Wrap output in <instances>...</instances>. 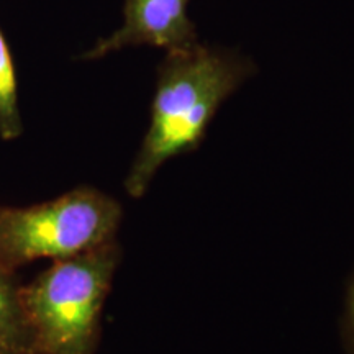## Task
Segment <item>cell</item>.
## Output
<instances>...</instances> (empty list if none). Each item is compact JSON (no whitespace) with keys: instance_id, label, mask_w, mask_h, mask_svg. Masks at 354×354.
I'll use <instances>...</instances> for the list:
<instances>
[{"instance_id":"7a4b0ae2","label":"cell","mask_w":354,"mask_h":354,"mask_svg":"<svg viewBox=\"0 0 354 354\" xmlns=\"http://www.w3.org/2000/svg\"><path fill=\"white\" fill-rule=\"evenodd\" d=\"M118 261L120 248L113 240L55 261L21 289L39 354H94L102 308Z\"/></svg>"},{"instance_id":"3957f363","label":"cell","mask_w":354,"mask_h":354,"mask_svg":"<svg viewBox=\"0 0 354 354\" xmlns=\"http://www.w3.org/2000/svg\"><path fill=\"white\" fill-rule=\"evenodd\" d=\"M122 207L91 187H79L32 207H0V264L69 259L115 240Z\"/></svg>"},{"instance_id":"52a82bcc","label":"cell","mask_w":354,"mask_h":354,"mask_svg":"<svg viewBox=\"0 0 354 354\" xmlns=\"http://www.w3.org/2000/svg\"><path fill=\"white\" fill-rule=\"evenodd\" d=\"M348 336H349V343H351V348L354 351V279L351 282V287H349V294H348Z\"/></svg>"},{"instance_id":"277c9868","label":"cell","mask_w":354,"mask_h":354,"mask_svg":"<svg viewBox=\"0 0 354 354\" xmlns=\"http://www.w3.org/2000/svg\"><path fill=\"white\" fill-rule=\"evenodd\" d=\"M189 0H127L125 21L109 38L87 51L84 59H97L127 46L165 48L167 53L197 46V32L189 19Z\"/></svg>"},{"instance_id":"5b68a950","label":"cell","mask_w":354,"mask_h":354,"mask_svg":"<svg viewBox=\"0 0 354 354\" xmlns=\"http://www.w3.org/2000/svg\"><path fill=\"white\" fill-rule=\"evenodd\" d=\"M13 271L0 264V354H39Z\"/></svg>"},{"instance_id":"6da1fadb","label":"cell","mask_w":354,"mask_h":354,"mask_svg":"<svg viewBox=\"0 0 354 354\" xmlns=\"http://www.w3.org/2000/svg\"><path fill=\"white\" fill-rule=\"evenodd\" d=\"M253 73L250 59L220 48L197 44L167 53L158 71L151 123L125 180L128 196H143L169 159L197 149L221 104Z\"/></svg>"},{"instance_id":"8992f818","label":"cell","mask_w":354,"mask_h":354,"mask_svg":"<svg viewBox=\"0 0 354 354\" xmlns=\"http://www.w3.org/2000/svg\"><path fill=\"white\" fill-rule=\"evenodd\" d=\"M21 133L19 87L10 48L0 30V138L12 141Z\"/></svg>"}]
</instances>
